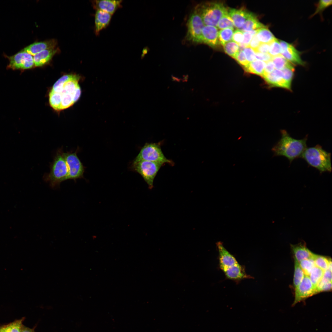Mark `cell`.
I'll use <instances>...</instances> for the list:
<instances>
[{"mask_svg": "<svg viewBox=\"0 0 332 332\" xmlns=\"http://www.w3.org/2000/svg\"><path fill=\"white\" fill-rule=\"evenodd\" d=\"M281 138L273 147L271 151L274 156H283L291 163L294 160L301 157L307 148L308 135L301 139L292 137L285 130L280 131Z\"/></svg>", "mask_w": 332, "mask_h": 332, "instance_id": "1", "label": "cell"}, {"mask_svg": "<svg viewBox=\"0 0 332 332\" xmlns=\"http://www.w3.org/2000/svg\"><path fill=\"white\" fill-rule=\"evenodd\" d=\"M301 157L321 173L331 172V153L324 149L319 145L306 148Z\"/></svg>", "mask_w": 332, "mask_h": 332, "instance_id": "2", "label": "cell"}, {"mask_svg": "<svg viewBox=\"0 0 332 332\" xmlns=\"http://www.w3.org/2000/svg\"><path fill=\"white\" fill-rule=\"evenodd\" d=\"M68 174V169L62 148L56 152L53 160L50 165L49 173L44 175V180L49 183L52 188L59 187L60 183L66 180Z\"/></svg>", "mask_w": 332, "mask_h": 332, "instance_id": "3", "label": "cell"}, {"mask_svg": "<svg viewBox=\"0 0 332 332\" xmlns=\"http://www.w3.org/2000/svg\"><path fill=\"white\" fill-rule=\"evenodd\" d=\"M195 8L200 14L204 25L215 27L228 10L223 3L217 2L202 3L196 6Z\"/></svg>", "mask_w": 332, "mask_h": 332, "instance_id": "4", "label": "cell"}, {"mask_svg": "<svg viewBox=\"0 0 332 332\" xmlns=\"http://www.w3.org/2000/svg\"><path fill=\"white\" fill-rule=\"evenodd\" d=\"M161 143L160 142L146 143L133 161L145 160L174 166V162L167 159L163 153L161 148Z\"/></svg>", "mask_w": 332, "mask_h": 332, "instance_id": "5", "label": "cell"}, {"mask_svg": "<svg viewBox=\"0 0 332 332\" xmlns=\"http://www.w3.org/2000/svg\"><path fill=\"white\" fill-rule=\"evenodd\" d=\"M163 163L145 160L133 161L131 166L132 171L139 173L148 185L149 189L153 187V181Z\"/></svg>", "mask_w": 332, "mask_h": 332, "instance_id": "6", "label": "cell"}, {"mask_svg": "<svg viewBox=\"0 0 332 332\" xmlns=\"http://www.w3.org/2000/svg\"><path fill=\"white\" fill-rule=\"evenodd\" d=\"M205 25L199 13L195 8L187 23L186 39L193 43H202V32Z\"/></svg>", "mask_w": 332, "mask_h": 332, "instance_id": "7", "label": "cell"}, {"mask_svg": "<svg viewBox=\"0 0 332 332\" xmlns=\"http://www.w3.org/2000/svg\"><path fill=\"white\" fill-rule=\"evenodd\" d=\"M78 148L75 152H65V156L68 169V174L66 180L84 178L85 167L78 157Z\"/></svg>", "mask_w": 332, "mask_h": 332, "instance_id": "8", "label": "cell"}, {"mask_svg": "<svg viewBox=\"0 0 332 332\" xmlns=\"http://www.w3.org/2000/svg\"><path fill=\"white\" fill-rule=\"evenodd\" d=\"M294 289V299L292 306L318 293L317 288L312 284L309 276L306 275H305L302 282Z\"/></svg>", "mask_w": 332, "mask_h": 332, "instance_id": "9", "label": "cell"}, {"mask_svg": "<svg viewBox=\"0 0 332 332\" xmlns=\"http://www.w3.org/2000/svg\"><path fill=\"white\" fill-rule=\"evenodd\" d=\"M7 57L9 60L8 69L24 70L32 68L34 64L33 57L23 50Z\"/></svg>", "mask_w": 332, "mask_h": 332, "instance_id": "10", "label": "cell"}, {"mask_svg": "<svg viewBox=\"0 0 332 332\" xmlns=\"http://www.w3.org/2000/svg\"><path fill=\"white\" fill-rule=\"evenodd\" d=\"M219 254V266L223 271L238 263L235 258L224 247L221 242L216 243Z\"/></svg>", "mask_w": 332, "mask_h": 332, "instance_id": "11", "label": "cell"}, {"mask_svg": "<svg viewBox=\"0 0 332 332\" xmlns=\"http://www.w3.org/2000/svg\"><path fill=\"white\" fill-rule=\"evenodd\" d=\"M218 29L215 26H204L202 32V43L215 48L219 44Z\"/></svg>", "mask_w": 332, "mask_h": 332, "instance_id": "12", "label": "cell"}, {"mask_svg": "<svg viewBox=\"0 0 332 332\" xmlns=\"http://www.w3.org/2000/svg\"><path fill=\"white\" fill-rule=\"evenodd\" d=\"M223 271L227 278L234 281H239L244 279L253 278L247 274L244 266L239 263Z\"/></svg>", "mask_w": 332, "mask_h": 332, "instance_id": "13", "label": "cell"}, {"mask_svg": "<svg viewBox=\"0 0 332 332\" xmlns=\"http://www.w3.org/2000/svg\"><path fill=\"white\" fill-rule=\"evenodd\" d=\"M290 247L294 258L298 262L305 259H313L315 255L307 248L303 241L296 244H291Z\"/></svg>", "mask_w": 332, "mask_h": 332, "instance_id": "14", "label": "cell"}, {"mask_svg": "<svg viewBox=\"0 0 332 332\" xmlns=\"http://www.w3.org/2000/svg\"><path fill=\"white\" fill-rule=\"evenodd\" d=\"M121 0H101L93 1L94 7L96 10H101L112 15L121 6Z\"/></svg>", "mask_w": 332, "mask_h": 332, "instance_id": "15", "label": "cell"}, {"mask_svg": "<svg viewBox=\"0 0 332 332\" xmlns=\"http://www.w3.org/2000/svg\"><path fill=\"white\" fill-rule=\"evenodd\" d=\"M112 15L101 10H96L95 15V30L96 34L109 25Z\"/></svg>", "mask_w": 332, "mask_h": 332, "instance_id": "16", "label": "cell"}, {"mask_svg": "<svg viewBox=\"0 0 332 332\" xmlns=\"http://www.w3.org/2000/svg\"><path fill=\"white\" fill-rule=\"evenodd\" d=\"M250 12L243 8H231L228 10V14L233 21L234 26L239 29L244 24Z\"/></svg>", "mask_w": 332, "mask_h": 332, "instance_id": "17", "label": "cell"}, {"mask_svg": "<svg viewBox=\"0 0 332 332\" xmlns=\"http://www.w3.org/2000/svg\"><path fill=\"white\" fill-rule=\"evenodd\" d=\"M56 44V42L53 40L36 42L25 47L23 50L34 56L45 50L55 48Z\"/></svg>", "mask_w": 332, "mask_h": 332, "instance_id": "18", "label": "cell"}, {"mask_svg": "<svg viewBox=\"0 0 332 332\" xmlns=\"http://www.w3.org/2000/svg\"><path fill=\"white\" fill-rule=\"evenodd\" d=\"M281 54L287 61L293 64L300 65L304 64L300 58V53L290 44H289L287 48Z\"/></svg>", "mask_w": 332, "mask_h": 332, "instance_id": "19", "label": "cell"}, {"mask_svg": "<svg viewBox=\"0 0 332 332\" xmlns=\"http://www.w3.org/2000/svg\"><path fill=\"white\" fill-rule=\"evenodd\" d=\"M57 50L55 48L43 50L34 56V64L36 66H41L48 62L56 53Z\"/></svg>", "mask_w": 332, "mask_h": 332, "instance_id": "20", "label": "cell"}, {"mask_svg": "<svg viewBox=\"0 0 332 332\" xmlns=\"http://www.w3.org/2000/svg\"><path fill=\"white\" fill-rule=\"evenodd\" d=\"M260 23L255 15L250 12L242 27L239 30L243 32L256 30L265 27Z\"/></svg>", "mask_w": 332, "mask_h": 332, "instance_id": "21", "label": "cell"}, {"mask_svg": "<svg viewBox=\"0 0 332 332\" xmlns=\"http://www.w3.org/2000/svg\"><path fill=\"white\" fill-rule=\"evenodd\" d=\"M263 77L271 85L282 88V72L281 70L275 69L272 72Z\"/></svg>", "mask_w": 332, "mask_h": 332, "instance_id": "22", "label": "cell"}, {"mask_svg": "<svg viewBox=\"0 0 332 332\" xmlns=\"http://www.w3.org/2000/svg\"><path fill=\"white\" fill-rule=\"evenodd\" d=\"M265 65V62L255 60L249 62L244 67L247 72L262 76Z\"/></svg>", "mask_w": 332, "mask_h": 332, "instance_id": "23", "label": "cell"}, {"mask_svg": "<svg viewBox=\"0 0 332 332\" xmlns=\"http://www.w3.org/2000/svg\"><path fill=\"white\" fill-rule=\"evenodd\" d=\"M294 68L292 64L282 70V87L290 89L294 76Z\"/></svg>", "mask_w": 332, "mask_h": 332, "instance_id": "24", "label": "cell"}, {"mask_svg": "<svg viewBox=\"0 0 332 332\" xmlns=\"http://www.w3.org/2000/svg\"><path fill=\"white\" fill-rule=\"evenodd\" d=\"M256 34L260 43L269 44L275 38L266 26L258 30Z\"/></svg>", "mask_w": 332, "mask_h": 332, "instance_id": "25", "label": "cell"}, {"mask_svg": "<svg viewBox=\"0 0 332 332\" xmlns=\"http://www.w3.org/2000/svg\"><path fill=\"white\" fill-rule=\"evenodd\" d=\"M294 272L293 284L295 289L302 282L305 275L300 266L299 263L294 258Z\"/></svg>", "mask_w": 332, "mask_h": 332, "instance_id": "26", "label": "cell"}, {"mask_svg": "<svg viewBox=\"0 0 332 332\" xmlns=\"http://www.w3.org/2000/svg\"><path fill=\"white\" fill-rule=\"evenodd\" d=\"M79 79L78 77L74 75L72 78L65 84L61 93H68L72 95L73 96L76 88L79 85Z\"/></svg>", "mask_w": 332, "mask_h": 332, "instance_id": "27", "label": "cell"}, {"mask_svg": "<svg viewBox=\"0 0 332 332\" xmlns=\"http://www.w3.org/2000/svg\"><path fill=\"white\" fill-rule=\"evenodd\" d=\"M316 266L325 271L328 269L331 259L326 257L315 254L313 259Z\"/></svg>", "mask_w": 332, "mask_h": 332, "instance_id": "28", "label": "cell"}, {"mask_svg": "<svg viewBox=\"0 0 332 332\" xmlns=\"http://www.w3.org/2000/svg\"><path fill=\"white\" fill-rule=\"evenodd\" d=\"M233 29L227 28L221 30L218 33V40L219 43L223 45L232 39L233 34Z\"/></svg>", "mask_w": 332, "mask_h": 332, "instance_id": "29", "label": "cell"}, {"mask_svg": "<svg viewBox=\"0 0 332 332\" xmlns=\"http://www.w3.org/2000/svg\"><path fill=\"white\" fill-rule=\"evenodd\" d=\"M324 271L321 269L315 266L309 276L312 284L316 288L322 278Z\"/></svg>", "mask_w": 332, "mask_h": 332, "instance_id": "30", "label": "cell"}, {"mask_svg": "<svg viewBox=\"0 0 332 332\" xmlns=\"http://www.w3.org/2000/svg\"><path fill=\"white\" fill-rule=\"evenodd\" d=\"M61 100V93L51 90L49 94V102L53 109L56 110H60Z\"/></svg>", "mask_w": 332, "mask_h": 332, "instance_id": "31", "label": "cell"}, {"mask_svg": "<svg viewBox=\"0 0 332 332\" xmlns=\"http://www.w3.org/2000/svg\"><path fill=\"white\" fill-rule=\"evenodd\" d=\"M223 46L226 53L233 58L239 51V45L233 41H230L226 43Z\"/></svg>", "mask_w": 332, "mask_h": 332, "instance_id": "32", "label": "cell"}, {"mask_svg": "<svg viewBox=\"0 0 332 332\" xmlns=\"http://www.w3.org/2000/svg\"><path fill=\"white\" fill-rule=\"evenodd\" d=\"M271 60L275 69L280 70L291 64L281 54L272 57Z\"/></svg>", "mask_w": 332, "mask_h": 332, "instance_id": "33", "label": "cell"}, {"mask_svg": "<svg viewBox=\"0 0 332 332\" xmlns=\"http://www.w3.org/2000/svg\"><path fill=\"white\" fill-rule=\"evenodd\" d=\"M234 26L233 21L229 15L228 12L222 17L217 25L218 28L220 30L227 28L233 29Z\"/></svg>", "mask_w": 332, "mask_h": 332, "instance_id": "34", "label": "cell"}, {"mask_svg": "<svg viewBox=\"0 0 332 332\" xmlns=\"http://www.w3.org/2000/svg\"><path fill=\"white\" fill-rule=\"evenodd\" d=\"M73 75H66L60 78L54 83L52 90L60 93H61L63 90L65 84L74 76Z\"/></svg>", "mask_w": 332, "mask_h": 332, "instance_id": "35", "label": "cell"}, {"mask_svg": "<svg viewBox=\"0 0 332 332\" xmlns=\"http://www.w3.org/2000/svg\"><path fill=\"white\" fill-rule=\"evenodd\" d=\"M305 275L309 276L313 269L315 266L313 259H306L299 262Z\"/></svg>", "mask_w": 332, "mask_h": 332, "instance_id": "36", "label": "cell"}, {"mask_svg": "<svg viewBox=\"0 0 332 332\" xmlns=\"http://www.w3.org/2000/svg\"><path fill=\"white\" fill-rule=\"evenodd\" d=\"M269 54L272 57L281 54V49L279 41L275 38L269 44Z\"/></svg>", "mask_w": 332, "mask_h": 332, "instance_id": "37", "label": "cell"}, {"mask_svg": "<svg viewBox=\"0 0 332 332\" xmlns=\"http://www.w3.org/2000/svg\"><path fill=\"white\" fill-rule=\"evenodd\" d=\"M257 30L243 32V41L239 45V50H243V49L248 47L252 37L256 34Z\"/></svg>", "mask_w": 332, "mask_h": 332, "instance_id": "38", "label": "cell"}, {"mask_svg": "<svg viewBox=\"0 0 332 332\" xmlns=\"http://www.w3.org/2000/svg\"><path fill=\"white\" fill-rule=\"evenodd\" d=\"M61 100L60 110L67 108L74 103L73 96L66 93H61Z\"/></svg>", "mask_w": 332, "mask_h": 332, "instance_id": "39", "label": "cell"}, {"mask_svg": "<svg viewBox=\"0 0 332 332\" xmlns=\"http://www.w3.org/2000/svg\"><path fill=\"white\" fill-rule=\"evenodd\" d=\"M22 320L18 321L2 327L4 332H21Z\"/></svg>", "mask_w": 332, "mask_h": 332, "instance_id": "40", "label": "cell"}, {"mask_svg": "<svg viewBox=\"0 0 332 332\" xmlns=\"http://www.w3.org/2000/svg\"><path fill=\"white\" fill-rule=\"evenodd\" d=\"M317 288L318 293L322 291L331 290L332 282H326L321 280L318 284Z\"/></svg>", "mask_w": 332, "mask_h": 332, "instance_id": "41", "label": "cell"}, {"mask_svg": "<svg viewBox=\"0 0 332 332\" xmlns=\"http://www.w3.org/2000/svg\"><path fill=\"white\" fill-rule=\"evenodd\" d=\"M243 50L247 60L249 63L256 60L255 52L253 49L247 47L244 48Z\"/></svg>", "mask_w": 332, "mask_h": 332, "instance_id": "42", "label": "cell"}, {"mask_svg": "<svg viewBox=\"0 0 332 332\" xmlns=\"http://www.w3.org/2000/svg\"><path fill=\"white\" fill-rule=\"evenodd\" d=\"M331 0H321L319 1L317 9L313 15L322 11L325 8L331 5Z\"/></svg>", "mask_w": 332, "mask_h": 332, "instance_id": "43", "label": "cell"}, {"mask_svg": "<svg viewBox=\"0 0 332 332\" xmlns=\"http://www.w3.org/2000/svg\"><path fill=\"white\" fill-rule=\"evenodd\" d=\"M234 59H235L239 64L244 67L249 63L247 60L243 50H239Z\"/></svg>", "mask_w": 332, "mask_h": 332, "instance_id": "44", "label": "cell"}, {"mask_svg": "<svg viewBox=\"0 0 332 332\" xmlns=\"http://www.w3.org/2000/svg\"><path fill=\"white\" fill-rule=\"evenodd\" d=\"M243 37V32L238 29L234 32L232 39L233 41L239 45L242 42Z\"/></svg>", "mask_w": 332, "mask_h": 332, "instance_id": "45", "label": "cell"}, {"mask_svg": "<svg viewBox=\"0 0 332 332\" xmlns=\"http://www.w3.org/2000/svg\"><path fill=\"white\" fill-rule=\"evenodd\" d=\"M256 60L267 62L271 60L272 57L268 53H261L255 52Z\"/></svg>", "mask_w": 332, "mask_h": 332, "instance_id": "46", "label": "cell"}, {"mask_svg": "<svg viewBox=\"0 0 332 332\" xmlns=\"http://www.w3.org/2000/svg\"><path fill=\"white\" fill-rule=\"evenodd\" d=\"M273 63L271 60L266 62L264 71L262 77L272 72L275 69Z\"/></svg>", "mask_w": 332, "mask_h": 332, "instance_id": "47", "label": "cell"}, {"mask_svg": "<svg viewBox=\"0 0 332 332\" xmlns=\"http://www.w3.org/2000/svg\"><path fill=\"white\" fill-rule=\"evenodd\" d=\"M270 48L269 44L260 43L258 47L254 51L261 53H268Z\"/></svg>", "mask_w": 332, "mask_h": 332, "instance_id": "48", "label": "cell"}, {"mask_svg": "<svg viewBox=\"0 0 332 332\" xmlns=\"http://www.w3.org/2000/svg\"><path fill=\"white\" fill-rule=\"evenodd\" d=\"M260 43L255 34L252 37L248 47L251 48L255 51L258 47Z\"/></svg>", "mask_w": 332, "mask_h": 332, "instance_id": "49", "label": "cell"}, {"mask_svg": "<svg viewBox=\"0 0 332 332\" xmlns=\"http://www.w3.org/2000/svg\"><path fill=\"white\" fill-rule=\"evenodd\" d=\"M81 94V88L78 85L76 88L73 95V98L74 103L77 101L79 98Z\"/></svg>", "mask_w": 332, "mask_h": 332, "instance_id": "50", "label": "cell"}, {"mask_svg": "<svg viewBox=\"0 0 332 332\" xmlns=\"http://www.w3.org/2000/svg\"><path fill=\"white\" fill-rule=\"evenodd\" d=\"M21 332H35L34 331L30 328L23 326L22 325L21 328Z\"/></svg>", "mask_w": 332, "mask_h": 332, "instance_id": "51", "label": "cell"}, {"mask_svg": "<svg viewBox=\"0 0 332 332\" xmlns=\"http://www.w3.org/2000/svg\"><path fill=\"white\" fill-rule=\"evenodd\" d=\"M0 332H4L2 328H0Z\"/></svg>", "mask_w": 332, "mask_h": 332, "instance_id": "52", "label": "cell"}]
</instances>
